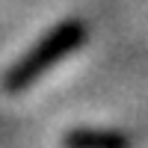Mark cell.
I'll use <instances>...</instances> for the list:
<instances>
[{"mask_svg": "<svg viewBox=\"0 0 148 148\" xmlns=\"http://www.w3.org/2000/svg\"><path fill=\"white\" fill-rule=\"evenodd\" d=\"M86 39H89V24H86L83 18H65V21H59L53 30H47L42 39L18 59V62H12L6 68L3 80H0V83H3V92H9V95L27 92L42 74H47L59 59L71 56Z\"/></svg>", "mask_w": 148, "mask_h": 148, "instance_id": "6da1fadb", "label": "cell"}, {"mask_svg": "<svg viewBox=\"0 0 148 148\" xmlns=\"http://www.w3.org/2000/svg\"><path fill=\"white\" fill-rule=\"evenodd\" d=\"M62 148H133V136L113 127H74L62 136Z\"/></svg>", "mask_w": 148, "mask_h": 148, "instance_id": "7a4b0ae2", "label": "cell"}]
</instances>
